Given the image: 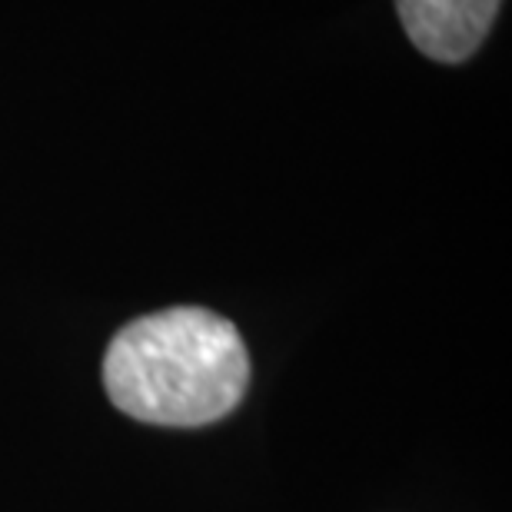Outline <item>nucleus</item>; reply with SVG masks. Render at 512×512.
<instances>
[{"mask_svg": "<svg viewBox=\"0 0 512 512\" xmlns=\"http://www.w3.org/2000/svg\"><path fill=\"white\" fill-rule=\"evenodd\" d=\"M104 386L120 413L197 429L230 416L250 386L240 330L207 306H170L127 323L107 346Z\"/></svg>", "mask_w": 512, "mask_h": 512, "instance_id": "obj_1", "label": "nucleus"}, {"mask_svg": "<svg viewBox=\"0 0 512 512\" xmlns=\"http://www.w3.org/2000/svg\"><path fill=\"white\" fill-rule=\"evenodd\" d=\"M503 0H396L406 37L439 64H463L483 47Z\"/></svg>", "mask_w": 512, "mask_h": 512, "instance_id": "obj_2", "label": "nucleus"}]
</instances>
